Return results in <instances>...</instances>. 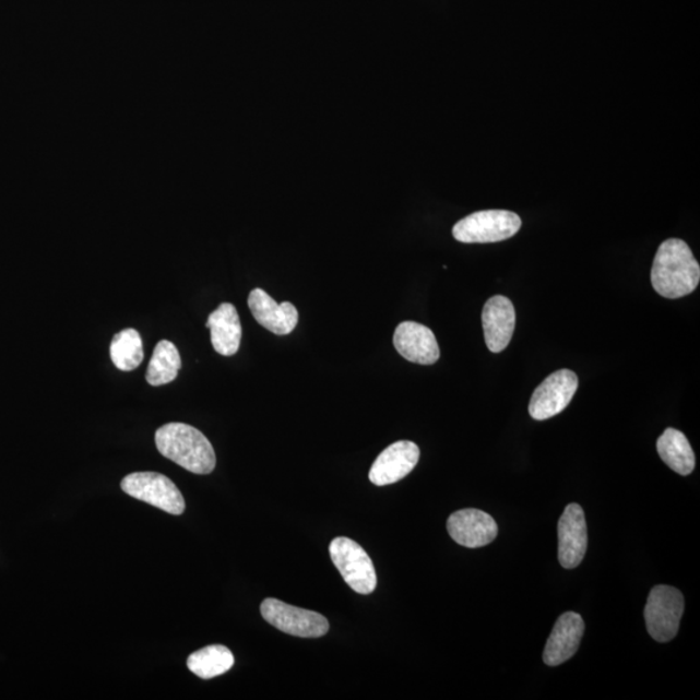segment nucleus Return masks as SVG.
Here are the masks:
<instances>
[{"mask_svg": "<svg viewBox=\"0 0 700 700\" xmlns=\"http://www.w3.org/2000/svg\"><path fill=\"white\" fill-rule=\"evenodd\" d=\"M110 358L121 371H133L143 363V342L134 329H127L116 334L110 343Z\"/></svg>", "mask_w": 700, "mask_h": 700, "instance_id": "nucleus-20", "label": "nucleus"}, {"mask_svg": "<svg viewBox=\"0 0 700 700\" xmlns=\"http://www.w3.org/2000/svg\"><path fill=\"white\" fill-rule=\"evenodd\" d=\"M485 344L491 353L508 348L514 335L517 316L511 300L505 296H494L485 302L483 315Z\"/></svg>", "mask_w": 700, "mask_h": 700, "instance_id": "nucleus-12", "label": "nucleus"}, {"mask_svg": "<svg viewBox=\"0 0 700 700\" xmlns=\"http://www.w3.org/2000/svg\"><path fill=\"white\" fill-rule=\"evenodd\" d=\"M248 307L254 320L275 335L290 334L299 322V311L295 305L288 301L278 304L261 288H254L249 294Z\"/></svg>", "mask_w": 700, "mask_h": 700, "instance_id": "nucleus-14", "label": "nucleus"}, {"mask_svg": "<svg viewBox=\"0 0 700 700\" xmlns=\"http://www.w3.org/2000/svg\"><path fill=\"white\" fill-rule=\"evenodd\" d=\"M700 282V266L691 249L681 239H668L657 249L651 284L665 299H680L695 293Z\"/></svg>", "mask_w": 700, "mask_h": 700, "instance_id": "nucleus-1", "label": "nucleus"}, {"mask_svg": "<svg viewBox=\"0 0 700 700\" xmlns=\"http://www.w3.org/2000/svg\"><path fill=\"white\" fill-rule=\"evenodd\" d=\"M262 618L281 632L302 639H318L329 632L330 624L323 615L289 606L280 600L268 598L261 605Z\"/></svg>", "mask_w": 700, "mask_h": 700, "instance_id": "nucleus-7", "label": "nucleus"}, {"mask_svg": "<svg viewBox=\"0 0 700 700\" xmlns=\"http://www.w3.org/2000/svg\"><path fill=\"white\" fill-rule=\"evenodd\" d=\"M205 325L211 330L214 351L226 357L237 355L241 342V323L233 304H221L207 318Z\"/></svg>", "mask_w": 700, "mask_h": 700, "instance_id": "nucleus-16", "label": "nucleus"}, {"mask_svg": "<svg viewBox=\"0 0 700 700\" xmlns=\"http://www.w3.org/2000/svg\"><path fill=\"white\" fill-rule=\"evenodd\" d=\"M330 556L346 584L359 594H370L377 588L372 560L356 541L346 537L332 539Z\"/></svg>", "mask_w": 700, "mask_h": 700, "instance_id": "nucleus-5", "label": "nucleus"}, {"mask_svg": "<svg viewBox=\"0 0 700 700\" xmlns=\"http://www.w3.org/2000/svg\"><path fill=\"white\" fill-rule=\"evenodd\" d=\"M158 452L192 474L207 475L216 467V453L198 428L185 423H168L157 429Z\"/></svg>", "mask_w": 700, "mask_h": 700, "instance_id": "nucleus-2", "label": "nucleus"}, {"mask_svg": "<svg viewBox=\"0 0 700 700\" xmlns=\"http://www.w3.org/2000/svg\"><path fill=\"white\" fill-rule=\"evenodd\" d=\"M234 655L230 650L222 644H213L197 651L187 660V667L204 680L218 677L230 671L234 665Z\"/></svg>", "mask_w": 700, "mask_h": 700, "instance_id": "nucleus-18", "label": "nucleus"}, {"mask_svg": "<svg viewBox=\"0 0 700 700\" xmlns=\"http://www.w3.org/2000/svg\"><path fill=\"white\" fill-rule=\"evenodd\" d=\"M585 624L577 613H566L560 616L547 640L544 651V662L549 667L570 661L578 653Z\"/></svg>", "mask_w": 700, "mask_h": 700, "instance_id": "nucleus-15", "label": "nucleus"}, {"mask_svg": "<svg viewBox=\"0 0 700 700\" xmlns=\"http://www.w3.org/2000/svg\"><path fill=\"white\" fill-rule=\"evenodd\" d=\"M180 367L182 359L177 346L169 341H162L152 355L145 379L154 387L169 384L178 377Z\"/></svg>", "mask_w": 700, "mask_h": 700, "instance_id": "nucleus-19", "label": "nucleus"}, {"mask_svg": "<svg viewBox=\"0 0 700 700\" xmlns=\"http://www.w3.org/2000/svg\"><path fill=\"white\" fill-rule=\"evenodd\" d=\"M685 608L684 595L676 588L657 585L650 592L644 620L648 632L657 642L675 639Z\"/></svg>", "mask_w": 700, "mask_h": 700, "instance_id": "nucleus-4", "label": "nucleus"}, {"mask_svg": "<svg viewBox=\"0 0 700 700\" xmlns=\"http://www.w3.org/2000/svg\"><path fill=\"white\" fill-rule=\"evenodd\" d=\"M124 494L171 515H182L185 498L169 477L157 473L130 474L121 483Z\"/></svg>", "mask_w": 700, "mask_h": 700, "instance_id": "nucleus-6", "label": "nucleus"}, {"mask_svg": "<svg viewBox=\"0 0 700 700\" xmlns=\"http://www.w3.org/2000/svg\"><path fill=\"white\" fill-rule=\"evenodd\" d=\"M579 388V378L571 370H558L547 377L533 392L529 411L536 420L556 417L570 405Z\"/></svg>", "mask_w": 700, "mask_h": 700, "instance_id": "nucleus-8", "label": "nucleus"}, {"mask_svg": "<svg viewBox=\"0 0 700 700\" xmlns=\"http://www.w3.org/2000/svg\"><path fill=\"white\" fill-rule=\"evenodd\" d=\"M662 461L675 473L688 476L696 468V454L686 436L675 428L665 429L656 443Z\"/></svg>", "mask_w": 700, "mask_h": 700, "instance_id": "nucleus-17", "label": "nucleus"}, {"mask_svg": "<svg viewBox=\"0 0 700 700\" xmlns=\"http://www.w3.org/2000/svg\"><path fill=\"white\" fill-rule=\"evenodd\" d=\"M394 348L413 364L434 365L440 358V348L432 330L417 322H402L393 336Z\"/></svg>", "mask_w": 700, "mask_h": 700, "instance_id": "nucleus-13", "label": "nucleus"}, {"mask_svg": "<svg viewBox=\"0 0 700 700\" xmlns=\"http://www.w3.org/2000/svg\"><path fill=\"white\" fill-rule=\"evenodd\" d=\"M448 532L456 544L476 549L494 543L498 535V525L487 512L464 509L450 515Z\"/></svg>", "mask_w": 700, "mask_h": 700, "instance_id": "nucleus-11", "label": "nucleus"}, {"mask_svg": "<svg viewBox=\"0 0 700 700\" xmlns=\"http://www.w3.org/2000/svg\"><path fill=\"white\" fill-rule=\"evenodd\" d=\"M522 227V220L514 212L482 211L456 222L453 237L467 245L497 242L514 237Z\"/></svg>", "mask_w": 700, "mask_h": 700, "instance_id": "nucleus-3", "label": "nucleus"}, {"mask_svg": "<svg viewBox=\"0 0 700 700\" xmlns=\"http://www.w3.org/2000/svg\"><path fill=\"white\" fill-rule=\"evenodd\" d=\"M420 450L412 441H398L381 452L373 462L369 479L378 487L398 483L417 466Z\"/></svg>", "mask_w": 700, "mask_h": 700, "instance_id": "nucleus-10", "label": "nucleus"}, {"mask_svg": "<svg viewBox=\"0 0 700 700\" xmlns=\"http://www.w3.org/2000/svg\"><path fill=\"white\" fill-rule=\"evenodd\" d=\"M560 565L572 570L584 559L588 549V526L584 510L577 503L568 505L558 523Z\"/></svg>", "mask_w": 700, "mask_h": 700, "instance_id": "nucleus-9", "label": "nucleus"}]
</instances>
